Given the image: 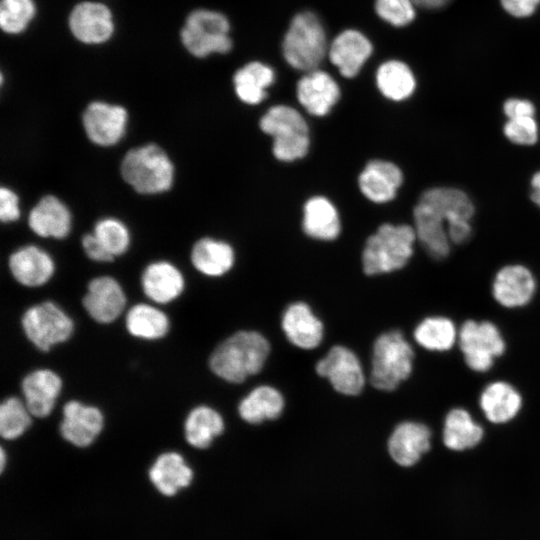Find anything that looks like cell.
<instances>
[{
  "label": "cell",
  "instance_id": "1",
  "mask_svg": "<svg viewBox=\"0 0 540 540\" xmlns=\"http://www.w3.org/2000/svg\"><path fill=\"white\" fill-rule=\"evenodd\" d=\"M476 207L463 189L433 186L425 189L413 208L417 241L434 260L442 261L451 245H461L472 237Z\"/></svg>",
  "mask_w": 540,
  "mask_h": 540
},
{
  "label": "cell",
  "instance_id": "2",
  "mask_svg": "<svg viewBox=\"0 0 540 540\" xmlns=\"http://www.w3.org/2000/svg\"><path fill=\"white\" fill-rule=\"evenodd\" d=\"M270 353L268 340L256 331H238L220 343L209 358L211 371L229 383L259 373Z\"/></svg>",
  "mask_w": 540,
  "mask_h": 540
},
{
  "label": "cell",
  "instance_id": "3",
  "mask_svg": "<svg viewBox=\"0 0 540 540\" xmlns=\"http://www.w3.org/2000/svg\"><path fill=\"white\" fill-rule=\"evenodd\" d=\"M416 240V232L411 225H380L366 240L362 252L364 273L373 276L402 269L413 256Z\"/></svg>",
  "mask_w": 540,
  "mask_h": 540
},
{
  "label": "cell",
  "instance_id": "4",
  "mask_svg": "<svg viewBox=\"0 0 540 540\" xmlns=\"http://www.w3.org/2000/svg\"><path fill=\"white\" fill-rule=\"evenodd\" d=\"M120 171L124 181L143 195L168 191L174 182L171 159L161 147L152 143L127 151Z\"/></svg>",
  "mask_w": 540,
  "mask_h": 540
},
{
  "label": "cell",
  "instance_id": "5",
  "mask_svg": "<svg viewBox=\"0 0 540 540\" xmlns=\"http://www.w3.org/2000/svg\"><path fill=\"white\" fill-rule=\"evenodd\" d=\"M414 358V349L400 330L382 333L373 344L372 386L381 391L395 390L410 377Z\"/></svg>",
  "mask_w": 540,
  "mask_h": 540
},
{
  "label": "cell",
  "instance_id": "6",
  "mask_svg": "<svg viewBox=\"0 0 540 540\" xmlns=\"http://www.w3.org/2000/svg\"><path fill=\"white\" fill-rule=\"evenodd\" d=\"M328 50L326 32L317 15L311 11L297 13L282 42L286 62L294 69L312 71L318 69Z\"/></svg>",
  "mask_w": 540,
  "mask_h": 540
},
{
  "label": "cell",
  "instance_id": "7",
  "mask_svg": "<svg viewBox=\"0 0 540 540\" xmlns=\"http://www.w3.org/2000/svg\"><path fill=\"white\" fill-rule=\"evenodd\" d=\"M260 129L273 137L272 152L276 159L291 162L303 158L309 150V127L293 107L275 105L259 122Z\"/></svg>",
  "mask_w": 540,
  "mask_h": 540
},
{
  "label": "cell",
  "instance_id": "8",
  "mask_svg": "<svg viewBox=\"0 0 540 540\" xmlns=\"http://www.w3.org/2000/svg\"><path fill=\"white\" fill-rule=\"evenodd\" d=\"M227 17L214 10L195 9L188 14L180 31V39L186 50L197 58L212 53L225 54L232 48Z\"/></svg>",
  "mask_w": 540,
  "mask_h": 540
},
{
  "label": "cell",
  "instance_id": "9",
  "mask_svg": "<svg viewBox=\"0 0 540 540\" xmlns=\"http://www.w3.org/2000/svg\"><path fill=\"white\" fill-rule=\"evenodd\" d=\"M457 345L466 366L476 373L491 370L507 347L500 328L494 322L474 319L465 320L459 327Z\"/></svg>",
  "mask_w": 540,
  "mask_h": 540
},
{
  "label": "cell",
  "instance_id": "10",
  "mask_svg": "<svg viewBox=\"0 0 540 540\" xmlns=\"http://www.w3.org/2000/svg\"><path fill=\"white\" fill-rule=\"evenodd\" d=\"M21 324L26 337L41 351H49L67 341L74 331L71 317L51 301L29 307L22 316Z\"/></svg>",
  "mask_w": 540,
  "mask_h": 540
},
{
  "label": "cell",
  "instance_id": "11",
  "mask_svg": "<svg viewBox=\"0 0 540 540\" xmlns=\"http://www.w3.org/2000/svg\"><path fill=\"white\" fill-rule=\"evenodd\" d=\"M319 376L329 380L337 392L355 396L362 392L365 374L357 355L349 348L336 345L316 364Z\"/></svg>",
  "mask_w": 540,
  "mask_h": 540
},
{
  "label": "cell",
  "instance_id": "12",
  "mask_svg": "<svg viewBox=\"0 0 540 540\" xmlns=\"http://www.w3.org/2000/svg\"><path fill=\"white\" fill-rule=\"evenodd\" d=\"M536 291L537 280L534 273L520 263L502 266L491 283L493 299L506 309L526 307L534 299Z\"/></svg>",
  "mask_w": 540,
  "mask_h": 540
},
{
  "label": "cell",
  "instance_id": "13",
  "mask_svg": "<svg viewBox=\"0 0 540 540\" xmlns=\"http://www.w3.org/2000/svg\"><path fill=\"white\" fill-rule=\"evenodd\" d=\"M128 112L121 106L102 101L88 104L82 114V124L88 139L99 146L117 144L124 136Z\"/></svg>",
  "mask_w": 540,
  "mask_h": 540
},
{
  "label": "cell",
  "instance_id": "14",
  "mask_svg": "<svg viewBox=\"0 0 540 540\" xmlns=\"http://www.w3.org/2000/svg\"><path fill=\"white\" fill-rule=\"evenodd\" d=\"M72 35L84 44H101L114 32L110 9L99 2L82 1L76 4L68 17Z\"/></svg>",
  "mask_w": 540,
  "mask_h": 540
},
{
  "label": "cell",
  "instance_id": "15",
  "mask_svg": "<svg viewBox=\"0 0 540 540\" xmlns=\"http://www.w3.org/2000/svg\"><path fill=\"white\" fill-rule=\"evenodd\" d=\"M432 432L424 423L403 421L391 432L387 449L392 460L402 466L416 465L431 449Z\"/></svg>",
  "mask_w": 540,
  "mask_h": 540
},
{
  "label": "cell",
  "instance_id": "16",
  "mask_svg": "<svg viewBox=\"0 0 540 540\" xmlns=\"http://www.w3.org/2000/svg\"><path fill=\"white\" fill-rule=\"evenodd\" d=\"M60 423L62 437L76 447L91 445L104 426V416L99 408L71 400L63 406Z\"/></svg>",
  "mask_w": 540,
  "mask_h": 540
},
{
  "label": "cell",
  "instance_id": "17",
  "mask_svg": "<svg viewBox=\"0 0 540 540\" xmlns=\"http://www.w3.org/2000/svg\"><path fill=\"white\" fill-rule=\"evenodd\" d=\"M82 303L94 321L108 324L115 321L123 312L126 295L116 279L100 276L89 282Z\"/></svg>",
  "mask_w": 540,
  "mask_h": 540
},
{
  "label": "cell",
  "instance_id": "18",
  "mask_svg": "<svg viewBox=\"0 0 540 540\" xmlns=\"http://www.w3.org/2000/svg\"><path fill=\"white\" fill-rule=\"evenodd\" d=\"M478 403L488 422L494 425H504L519 415L523 407V397L512 383L505 380H495L482 389Z\"/></svg>",
  "mask_w": 540,
  "mask_h": 540
},
{
  "label": "cell",
  "instance_id": "19",
  "mask_svg": "<svg viewBox=\"0 0 540 540\" xmlns=\"http://www.w3.org/2000/svg\"><path fill=\"white\" fill-rule=\"evenodd\" d=\"M299 103L314 116H325L340 98L337 82L325 71L315 69L303 75L296 86Z\"/></svg>",
  "mask_w": 540,
  "mask_h": 540
},
{
  "label": "cell",
  "instance_id": "20",
  "mask_svg": "<svg viewBox=\"0 0 540 540\" xmlns=\"http://www.w3.org/2000/svg\"><path fill=\"white\" fill-rule=\"evenodd\" d=\"M403 183V173L399 166L387 160L369 161L358 177L362 194L374 203H386L396 197Z\"/></svg>",
  "mask_w": 540,
  "mask_h": 540
},
{
  "label": "cell",
  "instance_id": "21",
  "mask_svg": "<svg viewBox=\"0 0 540 540\" xmlns=\"http://www.w3.org/2000/svg\"><path fill=\"white\" fill-rule=\"evenodd\" d=\"M281 327L291 344L305 350L319 346L324 335L322 321L304 302L292 303L285 309Z\"/></svg>",
  "mask_w": 540,
  "mask_h": 540
},
{
  "label": "cell",
  "instance_id": "22",
  "mask_svg": "<svg viewBox=\"0 0 540 540\" xmlns=\"http://www.w3.org/2000/svg\"><path fill=\"white\" fill-rule=\"evenodd\" d=\"M372 50L370 40L363 33L348 29L342 31L332 41L328 56L343 77L353 78L370 57Z\"/></svg>",
  "mask_w": 540,
  "mask_h": 540
},
{
  "label": "cell",
  "instance_id": "23",
  "mask_svg": "<svg viewBox=\"0 0 540 540\" xmlns=\"http://www.w3.org/2000/svg\"><path fill=\"white\" fill-rule=\"evenodd\" d=\"M62 385L60 376L50 369H36L24 377L22 393L32 416L44 418L50 415Z\"/></svg>",
  "mask_w": 540,
  "mask_h": 540
},
{
  "label": "cell",
  "instance_id": "24",
  "mask_svg": "<svg viewBox=\"0 0 540 540\" xmlns=\"http://www.w3.org/2000/svg\"><path fill=\"white\" fill-rule=\"evenodd\" d=\"M8 265L15 280L27 287L44 285L55 271L52 257L34 245L24 246L14 251L9 257Z\"/></svg>",
  "mask_w": 540,
  "mask_h": 540
},
{
  "label": "cell",
  "instance_id": "25",
  "mask_svg": "<svg viewBox=\"0 0 540 540\" xmlns=\"http://www.w3.org/2000/svg\"><path fill=\"white\" fill-rule=\"evenodd\" d=\"M28 225L38 236L62 239L70 233L72 216L59 198L46 195L31 209Z\"/></svg>",
  "mask_w": 540,
  "mask_h": 540
},
{
  "label": "cell",
  "instance_id": "26",
  "mask_svg": "<svg viewBox=\"0 0 540 540\" xmlns=\"http://www.w3.org/2000/svg\"><path fill=\"white\" fill-rule=\"evenodd\" d=\"M141 285L145 295L155 303L166 304L178 298L184 290L181 271L172 263L157 261L143 271Z\"/></svg>",
  "mask_w": 540,
  "mask_h": 540
},
{
  "label": "cell",
  "instance_id": "27",
  "mask_svg": "<svg viewBox=\"0 0 540 540\" xmlns=\"http://www.w3.org/2000/svg\"><path fill=\"white\" fill-rule=\"evenodd\" d=\"M485 435L484 428L463 407L450 409L443 420V445L454 452H463L477 447Z\"/></svg>",
  "mask_w": 540,
  "mask_h": 540
},
{
  "label": "cell",
  "instance_id": "28",
  "mask_svg": "<svg viewBox=\"0 0 540 540\" xmlns=\"http://www.w3.org/2000/svg\"><path fill=\"white\" fill-rule=\"evenodd\" d=\"M148 474L154 487L165 496L175 495L193 479L191 467L181 454L173 451L160 454Z\"/></svg>",
  "mask_w": 540,
  "mask_h": 540
},
{
  "label": "cell",
  "instance_id": "29",
  "mask_svg": "<svg viewBox=\"0 0 540 540\" xmlns=\"http://www.w3.org/2000/svg\"><path fill=\"white\" fill-rule=\"evenodd\" d=\"M302 226L309 237L326 241L336 239L341 230L336 207L323 196H313L306 201Z\"/></svg>",
  "mask_w": 540,
  "mask_h": 540
},
{
  "label": "cell",
  "instance_id": "30",
  "mask_svg": "<svg viewBox=\"0 0 540 540\" xmlns=\"http://www.w3.org/2000/svg\"><path fill=\"white\" fill-rule=\"evenodd\" d=\"M458 330L455 322L444 315L423 318L413 330L415 342L429 352H448L457 345Z\"/></svg>",
  "mask_w": 540,
  "mask_h": 540
},
{
  "label": "cell",
  "instance_id": "31",
  "mask_svg": "<svg viewBox=\"0 0 540 540\" xmlns=\"http://www.w3.org/2000/svg\"><path fill=\"white\" fill-rule=\"evenodd\" d=\"M284 406V397L279 390L269 385H260L240 401L238 413L245 422L259 424L278 418Z\"/></svg>",
  "mask_w": 540,
  "mask_h": 540
},
{
  "label": "cell",
  "instance_id": "32",
  "mask_svg": "<svg viewBox=\"0 0 540 540\" xmlns=\"http://www.w3.org/2000/svg\"><path fill=\"white\" fill-rule=\"evenodd\" d=\"M191 262L200 273L210 277H219L232 268L234 251L224 241L208 237L201 238L193 245Z\"/></svg>",
  "mask_w": 540,
  "mask_h": 540
},
{
  "label": "cell",
  "instance_id": "33",
  "mask_svg": "<svg viewBox=\"0 0 540 540\" xmlns=\"http://www.w3.org/2000/svg\"><path fill=\"white\" fill-rule=\"evenodd\" d=\"M273 69L261 62H250L238 69L233 76L237 97L244 103L256 105L266 97V89L273 84Z\"/></svg>",
  "mask_w": 540,
  "mask_h": 540
},
{
  "label": "cell",
  "instance_id": "34",
  "mask_svg": "<svg viewBox=\"0 0 540 540\" xmlns=\"http://www.w3.org/2000/svg\"><path fill=\"white\" fill-rule=\"evenodd\" d=\"M224 420L214 408L200 405L193 408L184 423L186 441L197 449L208 448L224 431Z\"/></svg>",
  "mask_w": 540,
  "mask_h": 540
},
{
  "label": "cell",
  "instance_id": "35",
  "mask_svg": "<svg viewBox=\"0 0 540 540\" xmlns=\"http://www.w3.org/2000/svg\"><path fill=\"white\" fill-rule=\"evenodd\" d=\"M376 84L384 97L398 102L414 93L416 79L408 65L398 60H389L378 67Z\"/></svg>",
  "mask_w": 540,
  "mask_h": 540
},
{
  "label": "cell",
  "instance_id": "36",
  "mask_svg": "<svg viewBox=\"0 0 540 540\" xmlns=\"http://www.w3.org/2000/svg\"><path fill=\"white\" fill-rule=\"evenodd\" d=\"M125 325L132 336L144 340L160 339L168 333L170 327L169 318L163 311L144 303L129 309Z\"/></svg>",
  "mask_w": 540,
  "mask_h": 540
},
{
  "label": "cell",
  "instance_id": "37",
  "mask_svg": "<svg viewBox=\"0 0 540 540\" xmlns=\"http://www.w3.org/2000/svg\"><path fill=\"white\" fill-rule=\"evenodd\" d=\"M32 414L25 402L17 397H8L0 405V434L13 440L23 435L31 425Z\"/></svg>",
  "mask_w": 540,
  "mask_h": 540
},
{
  "label": "cell",
  "instance_id": "38",
  "mask_svg": "<svg viewBox=\"0 0 540 540\" xmlns=\"http://www.w3.org/2000/svg\"><path fill=\"white\" fill-rule=\"evenodd\" d=\"M35 15L33 0H1L0 27L8 34L23 32Z\"/></svg>",
  "mask_w": 540,
  "mask_h": 540
},
{
  "label": "cell",
  "instance_id": "39",
  "mask_svg": "<svg viewBox=\"0 0 540 540\" xmlns=\"http://www.w3.org/2000/svg\"><path fill=\"white\" fill-rule=\"evenodd\" d=\"M94 235L115 258L124 254L130 245V233L126 225L116 218H103L94 226Z\"/></svg>",
  "mask_w": 540,
  "mask_h": 540
},
{
  "label": "cell",
  "instance_id": "40",
  "mask_svg": "<svg viewBox=\"0 0 540 540\" xmlns=\"http://www.w3.org/2000/svg\"><path fill=\"white\" fill-rule=\"evenodd\" d=\"M504 137L518 146H533L539 140V125L536 116L507 119L502 127Z\"/></svg>",
  "mask_w": 540,
  "mask_h": 540
},
{
  "label": "cell",
  "instance_id": "41",
  "mask_svg": "<svg viewBox=\"0 0 540 540\" xmlns=\"http://www.w3.org/2000/svg\"><path fill=\"white\" fill-rule=\"evenodd\" d=\"M412 0H375V11L380 18L393 26L401 27L415 18Z\"/></svg>",
  "mask_w": 540,
  "mask_h": 540
},
{
  "label": "cell",
  "instance_id": "42",
  "mask_svg": "<svg viewBox=\"0 0 540 540\" xmlns=\"http://www.w3.org/2000/svg\"><path fill=\"white\" fill-rule=\"evenodd\" d=\"M20 217L19 198L8 187L0 189V219L2 222H13Z\"/></svg>",
  "mask_w": 540,
  "mask_h": 540
},
{
  "label": "cell",
  "instance_id": "43",
  "mask_svg": "<svg viewBox=\"0 0 540 540\" xmlns=\"http://www.w3.org/2000/svg\"><path fill=\"white\" fill-rule=\"evenodd\" d=\"M82 247L87 257L94 261L111 262L114 259L94 233H88L82 237Z\"/></svg>",
  "mask_w": 540,
  "mask_h": 540
},
{
  "label": "cell",
  "instance_id": "44",
  "mask_svg": "<svg viewBox=\"0 0 540 540\" xmlns=\"http://www.w3.org/2000/svg\"><path fill=\"white\" fill-rule=\"evenodd\" d=\"M503 113L506 119L536 116V107L530 100L509 98L503 103Z\"/></svg>",
  "mask_w": 540,
  "mask_h": 540
},
{
  "label": "cell",
  "instance_id": "45",
  "mask_svg": "<svg viewBox=\"0 0 540 540\" xmlns=\"http://www.w3.org/2000/svg\"><path fill=\"white\" fill-rule=\"evenodd\" d=\"M503 8L512 16L528 17L534 13L540 0H500Z\"/></svg>",
  "mask_w": 540,
  "mask_h": 540
},
{
  "label": "cell",
  "instance_id": "46",
  "mask_svg": "<svg viewBox=\"0 0 540 540\" xmlns=\"http://www.w3.org/2000/svg\"><path fill=\"white\" fill-rule=\"evenodd\" d=\"M529 198L540 209V169L534 172L530 178Z\"/></svg>",
  "mask_w": 540,
  "mask_h": 540
},
{
  "label": "cell",
  "instance_id": "47",
  "mask_svg": "<svg viewBox=\"0 0 540 540\" xmlns=\"http://www.w3.org/2000/svg\"><path fill=\"white\" fill-rule=\"evenodd\" d=\"M415 5L427 8V9H434V8H440L447 4L450 0H412Z\"/></svg>",
  "mask_w": 540,
  "mask_h": 540
},
{
  "label": "cell",
  "instance_id": "48",
  "mask_svg": "<svg viewBox=\"0 0 540 540\" xmlns=\"http://www.w3.org/2000/svg\"><path fill=\"white\" fill-rule=\"evenodd\" d=\"M5 463H6V454H5V451H4L3 447H2L1 448V453H0L1 472H3V470H4Z\"/></svg>",
  "mask_w": 540,
  "mask_h": 540
}]
</instances>
